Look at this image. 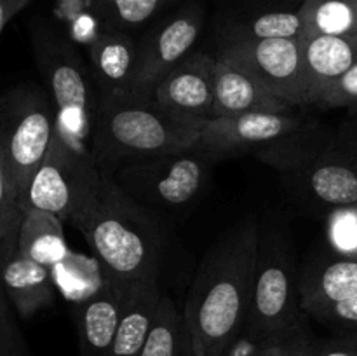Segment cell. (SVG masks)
I'll list each match as a JSON object with an SVG mask.
<instances>
[{
  "instance_id": "1",
  "label": "cell",
  "mask_w": 357,
  "mask_h": 356,
  "mask_svg": "<svg viewBox=\"0 0 357 356\" xmlns=\"http://www.w3.org/2000/svg\"><path fill=\"white\" fill-rule=\"evenodd\" d=\"M66 222L82 232L108 276L126 285L157 279L164 253L160 223L96 164L84 170Z\"/></svg>"
},
{
  "instance_id": "2",
  "label": "cell",
  "mask_w": 357,
  "mask_h": 356,
  "mask_svg": "<svg viewBox=\"0 0 357 356\" xmlns=\"http://www.w3.org/2000/svg\"><path fill=\"white\" fill-rule=\"evenodd\" d=\"M257 216L220 236L197 269L183 316L197 356H225L241 337L250 309L258 246Z\"/></svg>"
},
{
  "instance_id": "3",
  "label": "cell",
  "mask_w": 357,
  "mask_h": 356,
  "mask_svg": "<svg viewBox=\"0 0 357 356\" xmlns=\"http://www.w3.org/2000/svg\"><path fill=\"white\" fill-rule=\"evenodd\" d=\"M204 121L171 114L153 100L100 98L93 124V159L108 173L139 157L194 149Z\"/></svg>"
},
{
  "instance_id": "4",
  "label": "cell",
  "mask_w": 357,
  "mask_h": 356,
  "mask_svg": "<svg viewBox=\"0 0 357 356\" xmlns=\"http://www.w3.org/2000/svg\"><path fill=\"white\" fill-rule=\"evenodd\" d=\"M33 58L56 110V136L82 161H93V124L100 93L87 58L47 20L30 27Z\"/></svg>"
},
{
  "instance_id": "5",
  "label": "cell",
  "mask_w": 357,
  "mask_h": 356,
  "mask_svg": "<svg viewBox=\"0 0 357 356\" xmlns=\"http://www.w3.org/2000/svg\"><path fill=\"white\" fill-rule=\"evenodd\" d=\"M300 269L289 227L279 215L260 220L246 334L268 341L289 339L305 328Z\"/></svg>"
},
{
  "instance_id": "6",
  "label": "cell",
  "mask_w": 357,
  "mask_h": 356,
  "mask_svg": "<svg viewBox=\"0 0 357 356\" xmlns=\"http://www.w3.org/2000/svg\"><path fill=\"white\" fill-rule=\"evenodd\" d=\"M56 135V110L44 87L23 84L0 96V145L21 206ZM24 209V208H23Z\"/></svg>"
},
{
  "instance_id": "7",
  "label": "cell",
  "mask_w": 357,
  "mask_h": 356,
  "mask_svg": "<svg viewBox=\"0 0 357 356\" xmlns=\"http://www.w3.org/2000/svg\"><path fill=\"white\" fill-rule=\"evenodd\" d=\"M213 154L194 147L176 154L139 157L121 163L112 180L143 206L181 208L201 194L208 181Z\"/></svg>"
},
{
  "instance_id": "8",
  "label": "cell",
  "mask_w": 357,
  "mask_h": 356,
  "mask_svg": "<svg viewBox=\"0 0 357 356\" xmlns=\"http://www.w3.org/2000/svg\"><path fill=\"white\" fill-rule=\"evenodd\" d=\"M291 171L316 205L330 209L357 205V124L347 121L335 131L319 126Z\"/></svg>"
},
{
  "instance_id": "9",
  "label": "cell",
  "mask_w": 357,
  "mask_h": 356,
  "mask_svg": "<svg viewBox=\"0 0 357 356\" xmlns=\"http://www.w3.org/2000/svg\"><path fill=\"white\" fill-rule=\"evenodd\" d=\"M216 58L246 70L293 107H309L303 38H223Z\"/></svg>"
},
{
  "instance_id": "10",
  "label": "cell",
  "mask_w": 357,
  "mask_h": 356,
  "mask_svg": "<svg viewBox=\"0 0 357 356\" xmlns=\"http://www.w3.org/2000/svg\"><path fill=\"white\" fill-rule=\"evenodd\" d=\"M204 24V7L190 2L160 21L138 42V58L128 98L152 100L164 77L192 52Z\"/></svg>"
},
{
  "instance_id": "11",
  "label": "cell",
  "mask_w": 357,
  "mask_h": 356,
  "mask_svg": "<svg viewBox=\"0 0 357 356\" xmlns=\"http://www.w3.org/2000/svg\"><path fill=\"white\" fill-rule=\"evenodd\" d=\"M312 124L314 121L296 112H251L229 117H211L204 121L201 138L195 147L213 156L255 152L261 157Z\"/></svg>"
},
{
  "instance_id": "12",
  "label": "cell",
  "mask_w": 357,
  "mask_h": 356,
  "mask_svg": "<svg viewBox=\"0 0 357 356\" xmlns=\"http://www.w3.org/2000/svg\"><path fill=\"white\" fill-rule=\"evenodd\" d=\"M216 61L202 51L190 52L164 77L152 100L171 114L201 121L211 119Z\"/></svg>"
},
{
  "instance_id": "13",
  "label": "cell",
  "mask_w": 357,
  "mask_h": 356,
  "mask_svg": "<svg viewBox=\"0 0 357 356\" xmlns=\"http://www.w3.org/2000/svg\"><path fill=\"white\" fill-rule=\"evenodd\" d=\"M89 164L96 163L73 156L68 147L54 135L44 163L40 164L26 188L23 202L24 212L42 209L66 222L75 202L80 178Z\"/></svg>"
},
{
  "instance_id": "14",
  "label": "cell",
  "mask_w": 357,
  "mask_h": 356,
  "mask_svg": "<svg viewBox=\"0 0 357 356\" xmlns=\"http://www.w3.org/2000/svg\"><path fill=\"white\" fill-rule=\"evenodd\" d=\"M129 288L131 285L107 274L105 286L98 295L73 307L79 356H110Z\"/></svg>"
},
{
  "instance_id": "15",
  "label": "cell",
  "mask_w": 357,
  "mask_h": 356,
  "mask_svg": "<svg viewBox=\"0 0 357 356\" xmlns=\"http://www.w3.org/2000/svg\"><path fill=\"white\" fill-rule=\"evenodd\" d=\"M100 98H126L131 93L138 42L121 28L105 30L86 51Z\"/></svg>"
},
{
  "instance_id": "16",
  "label": "cell",
  "mask_w": 357,
  "mask_h": 356,
  "mask_svg": "<svg viewBox=\"0 0 357 356\" xmlns=\"http://www.w3.org/2000/svg\"><path fill=\"white\" fill-rule=\"evenodd\" d=\"M295 110L296 107L272 93L246 70L223 59L216 61L215 105H213L211 117H229V115L251 114V112L286 114Z\"/></svg>"
},
{
  "instance_id": "17",
  "label": "cell",
  "mask_w": 357,
  "mask_h": 356,
  "mask_svg": "<svg viewBox=\"0 0 357 356\" xmlns=\"http://www.w3.org/2000/svg\"><path fill=\"white\" fill-rule=\"evenodd\" d=\"M0 279L7 299L23 320L47 309L56 300V286L51 267L30 260L16 250L0 260Z\"/></svg>"
},
{
  "instance_id": "18",
  "label": "cell",
  "mask_w": 357,
  "mask_h": 356,
  "mask_svg": "<svg viewBox=\"0 0 357 356\" xmlns=\"http://www.w3.org/2000/svg\"><path fill=\"white\" fill-rule=\"evenodd\" d=\"M307 103L316 105L331 82L357 63V34L303 35Z\"/></svg>"
},
{
  "instance_id": "19",
  "label": "cell",
  "mask_w": 357,
  "mask_h": 356,
  "mask_svg": "<svg viewBox=\"0 0 357 356\" xmlns=\"http://www.w3.org/2000/svg\"><path fill=\"white\" fill-rule=\"evenodd\" d=\"M357 295V258L319 255L300 269L302 307L338 302Z\"/></svg>"
},
{
  "instance_id": "20",
  "label": "cell",
  "mask_w": 357,
  "mask_h": 356,
  "mask_svg": "<svg viewBox=\"0 0 357 356\" xmlns=\"http://www.w3.org/2000/svg\"><path fill=\"white\" fill-rule=\"evenodd\" d=\"M162 292L157 279L132 283L122 309L110 356H142Z\"/></svg>"
},
{
  "instance_id": "21",
  "label": "cell",
  "mask_w": 357,
  "mask_h": 356,
  "mask_svg": "<svg viewBox=\"0 0 357 356\" xmlns=\"http://www.w3.org/2000/svg\"><path fill=\"white\" fill-rule=\"evenodd\" d=\"M63 220L42 209H26L17 236V251L30 260L52 267L68 253Z\"/></svg>"
},
{
  "instance_id": "22",
  "label": "cell",
  "mask_w": 357,
  "mask_h": 356,
  "mask_svg": "<svg viewBox=\"0 0 357 356\" xmlns=\"http://www.w3.org/2000/svg\"><path fill=\"white\" fill-rule=\"evenodd\" d=\"M47 23L80 51L112 28L103 0H52Z\"/></svg>"
},
{
  "instance_id": "23",
  "label": "cell",
  "mask_w": 357,
  "mask_h": 356,
  "mask_svg": "<svg viewBox=\"0 0 357 356\" xmlns=\"http://www.w3.org/2000/svg\"><path fill=\"white\" fill-rule=\"evenodd\" d=\"M56 292L73 307L87 302L101 292L107 281V272L94 255L79 253L72 248L51 267Z\"/></svg>"
},
{
  "instance_id": "24",
  "label": "cell",
  "mask_w": 357,
  "mask_h": 356,
  "mask_svg": "<svg viewBox=\"0 0 357 356\" xmlns=\"http://www.w3.org/2000/svg\"><path fill=\"white\" fill-rule=\"evenodd\" d=\"M142 356H197L190 332L180 311L169 295L162 293L149 341Z\"/></svg>"
},
{
  "instance_id": "25",
  "label": "cell",
  "mask_w": 357,
  "mask_h": 356,
  "mask_svg": "<svg viewBox=\"0 0 357 356\" xmlns=\"http://www.w3.org/2000/svg\"><path fill=\"white\" fill-rule=\"evenodd\" d=\"M298 13L305 35L357 34V0H305Z\"/></svg>"
},
{
  "instance_id": "26",
  "label": "cell",
  "mask_w": 357,
  "mask_h": 356,
  "mask_svg": "<svg viewBox=\"0 0 357 356\" xmlns=\"http://www.w3.org/2000/svg\"><path fill=\"white\" fill-rule=\"evenodd\" d=\"M305 23L298 10H271L227 28L223 38L265 40V38H303Z\"/></svg>"
},
{
  "instance_id": "27",
  "label": "cell",
  "mask_w": 357,
  "mask_h": 356,
  "mask_svg": "<svg viewBox=\"0 0 357 356\" xmlns=\"http://www.w3.org/2000/svg\"><path fill=\"white\" fill-rule=\"evenodd\" d=\"M24 209L0 145V260L17 248Z\"/></svg>"
},
{
  "instance_id": "28",
  "label": "cell",
  "mask_w": 357,
  "mask_h": 356,
  "mask_svg": "<svg viewBox=\"0 0 357 356\" xmlns=\"http://www.w3.org/2000/svg\"><path fill=\"white\" fill-rule=\"evenodd\" d=\"M173 2L176 0H103L110 27L126 31L149 23Z\"/></svg>"
},
{
  "instance_id": "29",
  "label": "cell",
  "mask_w": 357,
  "mask_h": 356,
  "mask_svg": "<svg viewBox=\"0 0 357 356\" xmlns=\"http://www.w3.org/2000/svg\"><path fill=\"white\" fill-rule=\"evenodd\" d=\"M324 227L333 253L357 258V205L330 209Z\"/></svg>"
},
{
  "instance_id": "30",
  "label": "cell",
  "mask_w": 357,
  "mask_h": 356,
  "mask_svg": "<svg viewBox=\"0 0 357 356\" xmlns=\"http://www.w3.org/2000/svg\"><path fill=\"white\" fill-rule=\"evenodd\" d=\"M303 311L316 321L337 332L338 337L357 339V295L338 302L314 304Z\"/></svg>"
},
{
  "instance_id": "31",
  "label": "cell",
  "mask_w": 357,
  "mask_h": 356,
  "mask_svg": "<svg viewBox=\"0 0 357 356\" xmlns=\"http://www.w3.org/2000/svg\"><path fill=\"white\" fill-rule=\"evenodd\" d=\"M0 279V356H31Z\"/></svg>"
},
{
  "instance_id": "32",
  "label": "cell",
  "mask_w": 357,
  "mask_h": 356,
  "mask_svg": "<svg viewBox=\"0 0 357 356\" xmlns=\"http://www.w3.org/2000/svg\"><path fill=\"white\" fill-rule=\"evenodd\" d=\"M316 107L331 110V108H357V63L342 77L324 89Z\"/></svg>"
},
{
  "instance_id": "33",
  "label": "cell",
  "mask_w": 357,
  "mask_h": 356,
  "mask_svg": "<svg viewBox=\"0 0 357 356\" xmlns=\"http://www.w3.org/2000/svg\"><path fill=\"white\" fill-rule=\"evenodd\" d=\"M309 356H357V339L335 337L326 341L307 339Z\"/></svg>"
},
{
  "instance_id": "34",
  "label": "cell",
  "mask_w": 357,
  "mask_h": 356,
  "mask_svg": "<svg viewBox=\"0 0 357 356\" xmlns=\"http://www.w3.org/2000/svg\"><path fill=\"white\" fill-rule=\"evenodd\" d=\"M268 342L272 341H268V339L255 337V335L243 332L241 337L237 339L236 344L229 349V353H227L225 356H258L261 349H264Z\"/></svg>"
},
{
  "instance_id": "35",
  "label": "cell",
  "mask_w": 357,
  "mask_h": 356,
  "mask_svg": "<svg viewBox=\"0 0 357 356\" xmlns=\"http://www.w3.org/2000/svg\"><path fill=\"white\" fill-rule=\"evenodd\" d=\"M33 0H0V35L10 20Z\"/></svg>"
},
{
  "instance_id": "36",
  "label": "cell",
  "mask_w": 357,
  "mask_h": 356,
  "mask_svg": "<svg viewBox=\"0 0 357 356\" xmlns=\"http://www.w3.org/2000/svg\"><path fill=\"white\" fill-rule=\"evenodd\" d=\"M296 335V334H295ZM293 335V337H295ZM282 339V341H272L265 346L258 356H291V339Z\"/></svg>"
},
{
  "instance_id": "37",
  "label": "cell",
  "mask_w": 357,
  "mask_h": 356,
  "mask_svg": "<svg viewBox=\"0 0 357 356\" xmlns=\"http://www.w3.org/2000/svg\"><path fill=\"white\" fill-rule=\"evenodd\" d=\"M307 339H309V335H307L305 328L291 339V356H309V353H307Z\"/></svg>"
},
{
  "instance_id": "38",
  "label": "cell",
  "mask_w": 357,
  "mask_h": 356,
  "mask_svg": "<svg viewBox=\"0 0 357 356\" xmlns=\"http://www.w3.org/2000/svg\"><path fill=\"white\" fill-rule=\"evenodd\" d=\"M351 122H354V124H357V110H356V117L351 119Z\"/></svg>"
},
{
  "instance_id": "39",
  "label": "cell",
  "mask_w": 357,
  "mask_h": 356,
  "mask_svg": "<svg viewBox=\"0 0 357 356\" xmlns=\"http://www.w3.org/2000/svg\"><path fill=\"white\" fill-rule=\"evenodd\" d=\"M303 2H305V0H303Z\"/></svg>"
}]
</instances>
